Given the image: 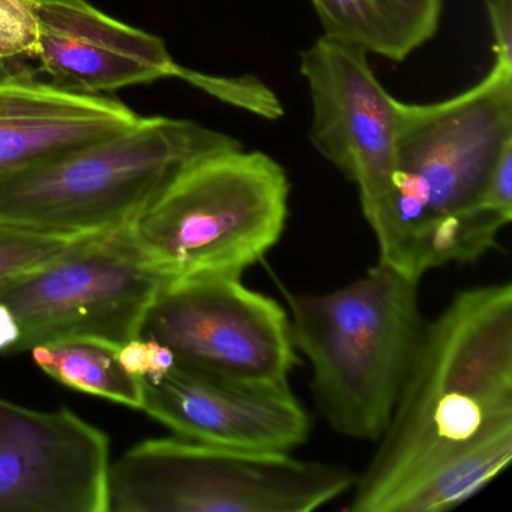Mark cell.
<instances>
[{
    "label": "cell",
    "instance_id": "obj_1",
    "mask_svg": "<svg viewBox=\"0 0 512 512\" xmlns=\"http://www.w3.org/2000/svg\"><path fill=\"white\" fill-rule=\"evenodd\" d=\"M353 512H445L512 460V286L457 293L425 323Z\"/></svg>",
    "mask_w": 512,
    "mask_h": 512
},
{
    "label": "cell",
    "instance_id": "obj_2",
    "mask_svg": "<svg viewBox=\"0 0 512 512\" xmlns=\"http://www.w3.org/2000/svg\"><path fill=\"white\" fill-rule=\"evenodd\" d=\"M512 142V70L494 64L445 101H397L395 170L385 217L374 227L379 263L421 280L448 263H473L508 221L484 206L491 170Z\"/></svg>",
    "mask_w": 512,
    "mask_h": 512
},
{
    "label": "cell",
    "instance_id": "obj_3",
    "mask_svg": "<svg viewBox=\"0 0 512 512\" xmlns=\"http://www.w3.org/2000/svg\"><path fill=\"white\" fill-rule=\"evenodd\" d=\"M418 286L377 263L331 292L283 289L317 406L343 436L374 442L385 433L424 332Z\"/></svg>",
    "mask_w": 512,
    "mask_h": 512
},
{
    "label": "cell",
    "instance_id": "obj_4",
    "mask_svg": "<svg viewBox=\"0 0 512 512\" xmlns=\"http://www.w3.org/2000/svg\"><path fill=\"white\" fill-rule=\"evenodd\" d=\"M242 143L187 119L140 118L127 130L0 176V223L59 235L130 226L199 158Z\"/></svg>",
    "mask_w": 512,
    "mask_h": 512
},
{
    "label": "cell",
    "instance_id": "obj_5",
    "mask_svg": "<svg viewBox=\"0 0 512 512\" xmlns=\"http://www.w3.org/2000/svg\"><path fill=\"white\" fill-rule=\"evenodd\" d=\"M289 196L284 167L239 146L185 167L130 229L167 283L241 277L283 236Z\"/></svg>",
    "mask_w": 512,
    "mask_h": 512
},
{
    "label": "cell",
    "instance_id": "obj_6",
    "mask_svg": "<svg viewBox=\"0 0 512 512\" xmlns=\"http://www.w3.org/2000/svg\"><path fill=\"white\" fill-rule=\"evenodd\" d=\"M353 482L346 467L290 452L145 440L110 464L107 512H308Z\"/></svg>",
    "mask_w": 512,
    "mask_h": 512
},
{
    "label": "cell",
    "instance_id": "obj_7",
    "mask_svg": "<svg viewBox=\"0 0 512 512\" xmlns=\"http://www.w3.org/2000/svg\"><path fill=\"white\" fill-rule=\"evenodd\" d=\"M166 283L130 226L98 233L65 256L0 284V302L20 326L13 355L68 338H95L121 349L139 337Z\"/></svg>",
    "mask_w": 512,
    "mask_h": 512
},
{
    "label": "cell",
    "instance_id": "obj_8",
    "mask_svg": "<svg viewBox=\"0 0 512 512\" xmlns=\"http://www.w3.org/2000/svg\"><path fill=\"white\" fill-rule=\"evenodd\" d=\"M139 337L169 347L175 367L245 385L289 386L298 364L289 313L241 277L169 281Z\"/></svg>",
    "mask_w": 512,
    "mask_h": 512
},
{
    "label": "cell",
    "instance_id": "obj_9",
    "mask_svg": "<svg viewBox=\"0 0 512 512\" xmlns=\"http://www.w3.org/2000/svg\"><path fill=\"white\" fill-rule=\"evenodd\" d=\"M299 73L313 107L308 139L358 187L374 229L391 200L398 100L377 80L367 53L325 35L301 53Z\"/></svg>",
    "mask_w": 512,
    "mask_h": 512
},
{
    "label": "cell",
    "instance_id": "obj_10",
    "mask_svg": "<svg viewBox=\"0 0 512 512\" xmlns=\"http://www.w3.org/2000/svg\"><path fill=\"white\" fill-rule=\"evenodd\" d=\"M109 437L67 407L0 398V512H107Z\"/></svg>",
    "mask_w": 512,
    "mask_h": 512
},
{
    "label": "cell",
    "instance_id": "obj_11",
    "mask_svg": "<svg viewBox=\"0 0 512 512\" xmlns=\"http://www.w3.org/2000/svg\"><path fill=\"white\" fill-rule=\"evenodd\" d=\"M142 410L185 439L241 451L290 452L311 430L290 386L245 385L178 367L143 379Z\"/></svg>",
    "mask_w": 512,
    "mask_h": 512
},
{
    "label": "cell",
    "instance_id": "obj_12",
    "mask_svg": "<svg viewBox=\"0 0 512 512\" xmlns=\"http://www.w3.org/2000/svg\"><path fill=\"white\" fill-rule=\"evenodd\" d=\"M35 58L64 91L101 95L181 77L161 38L112 19L86 0H37Z\"/></svg>",
    "mask_w": 512,
    "mask_h": 512
},
{
    "label": "cell",
    "instance_id": "obj_13",
    "mask_svg": "<svg viewBox=\"0 0 512 512\" xmlns=\"http://www.w3.org/2000/svg\"><path fill=\"white\" fill-rule=\"evenodd\" d=\"M139 119L119 101L13 74L0 80V176L127 130Z\"/></svg>",
    "mask_w": 512,
    "mask_h": 512
},
{
    "label": "cell",
    "instance_id": "obj_14",
    "mask_svg": "<svg viewBox=\"0 0 512 512\" xmlns=\"http://www.w3.org/2000/svg\"><path fill=\"white\" fill-rule=\"evenodd\" d=\"M323 35L367 55L403 62L436 37L442 0H310Z\"/></svg>",
    "mask_w": 512,
    "mask_h": 512
},
{
    "label": "cell",
    "instance_id": "obj_15",
    "mask_svg": "<svg viewBox=\"0 0 512 512\" xmlns=\"http://www.w3.org/2000/svg\"><path fill=\"white\" fill-rule=\"evenodd\" d=\"M38 367L68 388L142 409L143 379L119 361V347L95 338H68L32 349Z\"/></svg>",
    "mask_w": 512,
    "mask_h": 512
},
{
    "label": "cell",
    "instance_id": "obj_16",
    "mask_svg": "<svg viewBox=\"0 0 512 512\" xmlns=\"http://www.w3.org/2000/svg\"><path fill=\"white\" fill-rule=\"evenodd\" d=\"M94 235L98 233L59 235L0 223V284L65 256Z\"/></svg>",
    "mask_w": 512,
    "mask_h": 512
},
{
    "label": "cell",
    "instance_id": "obj_17",
    "mask_svg": "<svg viewBox=\"0 0 512 512\" xmlns=\"http://www.w3.org/2000/svg\"><path fill=\"white\" fill-rule=\"evenodd\" d=\"M37 0H0V58H35L38 25Z\"/></svg>",
    "mask_w": 512,
    "mask_h": 512
},
{
    "label": "cell",
    "instance_id": "obj_18",
    "mask_svg": "<svg viewBox=\"0 0 512 512\" xmlns=\"http://www.w3.org/2000/svg\"><path fill=\"white\" fill-rule=\"evenodd\" d=\"M119 361L131 376L140 379H160L175 367V355L169 347L155 340L137 337L119 349Z\"/></svg>",
    "mask_w": 512,
    "mask_h": 512
},
{
    "label": "cell",
    "instance_id": "obj_19",
    "mask_svg": "<svg viewBox=\"0 0 512 512\" xmlns=\"http://www.w3.org/2000/svg\"><path fill=\"white\" fill-rule=\"evenodd\" d=\"M484 206L503 220H512V142L500 152L484 193Z\"/></svg>",
    "mask_w": 512,
    "mask_h": 512
},
{
    "label": "cell",
    "instance_id": "obj_20",
    "mask_svg": "<svg viewBox=\"0 0 512 512\" xmlns=\"http://www.w3.org/2000/svg\"><path fill=\"white\" fill-rule=\"evenodd\" d=\"M494 40V64L512 70V0H484Z\"/></svg>",
    "mask_w": 512,
    "mask_h": 512
},
{
    "label": "cell",
    "instance_id": "obj_21",
    "mask_svg": "<svg viewBox=\"0 0 512 512\" xmlns=\"http://www.w3.org/2000/svg\"><path fill=\"white\" fill-rule=\"evenodd\" d=\"M20 340V326L16 316L7 305L0 302V353L13 355Z\"/></svg>",
    "mask_w": 512,
    "mask_h": 512
},
{
    "label": "cell",
    "instance_id": "obj_22",
    "mask_svg": "<svg viewBox=\"0 0 512 512\" xmlns=\"http://www.w3.org/2000/svg\"><path fill=\"white\" fill-rule=\"evenodd\" d=\"M13 71L10 70V65L4 58H0V80L8 79L13 76Z\"/></svg>",
    "mask_w": 512,
    "mask_h": 512
}]
</instances>
